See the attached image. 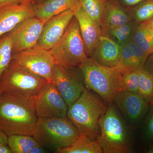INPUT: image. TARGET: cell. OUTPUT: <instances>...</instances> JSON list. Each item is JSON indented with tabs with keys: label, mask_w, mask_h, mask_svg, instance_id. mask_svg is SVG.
Returning a JSON list of instances; mask_svg holds the SVG:
<instances>
[{
	"label": "cell",
	"mask_w": 153,
	"mask_h": 153,
	"mask_svg": "<svg viewBox=\"0 0 153 153\" xmlns=\"http://www.w3.org/2000/svg\"><path fill=\"white\" fill-rule=\"evenodd\" d=\"M38 144L33 136L29 135H12L8 137L7 145L13 153H29Z\"/></svg>",
	"instance_id": "obj_23"
},
{
	"label": "cell",
	"mask_w": 153,
	"mask_h": 153,
	"mask_svg": "<svg viewBox=\"0 0 153 153\" xmlns=\"http://www.w3.org/2000/svg\"><path fill=\"white\" fill-rule=\"evenodd\" d=\"M44 23L33 17L26 19L7 34L11 38L13 54L37 45Z\"/></svg>",
	"instance_id": "obj_12"
},
{
	"label": "cell",
	"mask_w": 153,
	"mask_h": 153,
	"mask_svg": "<svg viewBox=\"0 0 153 153\" xmlns=\"http://www.w3.org/2000/svg\"><path fill=\"white\" fill-rule=\"evenodd\" d=\"M80 5L78 0H46L34 5V15L45 24L52 17Z\"/></svg>",
	"instance_id": "obj_18"
},
{
	"label": "cell",
	"mask_w": 153,
	"mask_h": 153,
	"mask_svg": "<svg viewBox=\"0 0 153 153\" xmlns=\"http://www.w3.org/2000/svg\"><path fill=\"white\" fill-rule=\"evenodd\" d=\"M11 63L43 77L48 82H53L52 69L55 62L49 50L36 45L13 54Z\"/></svg>",
	"instance_id": "obj_8"
},
{
	"label": "cell",
	"mask_w": 153,
	"mask_h": 153,
	"mask_svg": "<svg viewBox=\"0 0 153 153\" xmlns=\"http://www.w3.org/2000/svg\"><path fill=\"white\" fill-rule=\"evenodd\" d=\"M36 97L12 91L0 92V129L8 136H33L38 119Z\"/></svg>",
	"instance_id": "obj_1"
},
{
	"label": "cell",
	"mask_w": 153,
	"mask_h": 153,
	"mask_svg": "<svg viewBox=\"0 0 153 153\" xmlns=\"http://www.w3.org/2000/svg\"><path fill=\"white\" fill-rule=\"evenodd\" d=\"M97 141L105 153L134 152L131 128L113 102L109 103L99 122Z\"/></svg>",
	"instance_id": "obj_2"
},
{
	"label": "cell",
	"mask_w": 153,
	"mask_h": 153,
	"mask_svg": "<svg viewBox=\"0 0 153 153\" xmlns=\"http://www.w3.org/2000/svg\"><path fill=\"white\" fill-rule=\"evenodd\" d=\"M74 17V10H69L52 17L43 26L37 45L50 50L61 39Z\"/></svg>",
	"instance_id": "obj_13"
},
{
	"label": "cell",
	"mask_w": 153,
	"mask_h": 153,
	"mask_svg": "<svg viewBox=\"0 0 153 153\" xmlns=\"http://www.w3.org/2000/svg\"><path fill=\"white\" fill-rule=\"evenodd\" d=\"M49 151L44 147L43 146H41L40 144L36 145L33 147L29 153H49Z\"/></svg>",
	"instance_id": "obj_33"
},
{
	"label": "cell",
	"mask_w": 153,
	"mask_h": 153,
	"mask_svg": "<svg viewBox=\"0 0 153 153\" xmlns=\"http://www.w3.org/2000/svg\"><path fill=\"white\" fill-rule=\"evenodd\" d=\"M143 69L153 76V53L148 56Z\"/></svg>",
	"instance_id": "obj_30"
},
{
	"label": "cell",
	"mask_w": 153,
	"mask_h": 153,
	"mask_svg": "<svg viewBox=\"0 0 153 153\" xmlns=\"http://www.w3.org/2000/svg\"><path fill=\"white\" fill-rule=\"evenodd\" d=\"M47 82L43 77L10 63L0 81V92L12 91L36 96Z\"/></svg>",
	"instance_id": "obj_7"
},
{
	"label": "cell",
	"mask_w": 153,
	"mask_h": 153,
	"mask_svg": "<svg viewBox=\"0 0 153 153\" xmlns=\"http://www.w3.org/2000/svg\"><path fill=\"white\" fill-rule=\"evenodd\" d=\"M100 1H101L102 2L105 3L108 0H100Z\"/></svg>",
	"instance_id": "obj_37"
},
{
	"label": "cell",
	"mask_w": 153,
	"mask_h": 153,
	"mask_svg": "<svg viewBox=\"0 0 153 153\" xmlns=\"http://www.w3.org/2000/svg\"><path fill=\"white\" fill-rule=\"evenodd\" d=\"M121 46L103 32L91 58L102 66L114 68L120 57Z\"/></svg>",
	"instance_id": "obj_16"
},
{
	"label": "cell",
	"mask_w": 153,
	"mask_h": 153,
	"mask_svg": "<svg viewBox=\"0 0 153 153\" xmlns=\"http://www.w3.org/2000/svg\"><path fill=\"white\" fill-rule=\"evenodd\" d=\"M122 5L130 9L146 0H117Z\"/></svg>",
	"instance_id": "obj_31"
},
{
	"label": "cell",
	"mask_w": 153,
	"mask_h": 153,
	"mask_svg": "<svg viewBox=\"0 0 153 153\" xmlns=\"http://www.w3.org/2000/svg\"><path fill=\"white\" fill-rule=\"evenodd\" d=\"M13 55L11 38L6 34L0 37V81L10 64Z\"/></svg>",
	"instance_id": "obj_25"
},
{
	"label": "cell",
	"mask_w": 153,
	"mask_h": 153,
	"mask_svg": "<svg viewBox=\"0 0 153 153\" xmlns=\"http://www.w3.org/2000/svg\"><path fill=\"white\" fill-rule=\"evenodd\" d=\"M0 153H13L7 144L0 143Z\"/></svg>",
	"instance_id": "obj_35"
},
{
	"label": "cell",
	"mask_w": 153,
	"mask_h": 153,
	"mask_svg": "<svg viewBox=\"0 0 153 153\" xmlns=\"http://www.w3.org/2000/svg\"><path fill=\"white\" fill-rule=\"evenodd\" d=\"M37 0H0V7L13 4H19L21 3L33 2Z\"/></svg>",
	"instance_id": "obj_32"
},
{
	"label": "cell",
	"mask_w": 153,
	"mask_h": 153,
	"mask_svg": "<svg viewBox=\"0 0 153 153\" xmlns=\"http://www.w3.org/2000/svg\"><path fill=\"white\" fill-rule=\"evenodd\" d=\"M52 77L53 83L68 107L78 99L86 88L79 67L67 68L55 64Z\"/></svg>",
	"instance_id": "obj_9"
},
{
	"label": "cell",
	"mask_w": 153,
	"mask_h": 153,
	"mask_svg": "<svg viewBox=\"0 0 153 153\" xmlns=\"http://www.w3.org/2000/svg\"><path fill=\"white\" fill-rule=\"evenodd\" d=\"M133 20L139 24L153 17V0H146L129 9Z\"/></svg>",
	"instance_id": "obj_26"
},
{
	"label": "cell",
	"mask_w": 153,
	"mask_h": 153,
	"mask_svg": "<svg viewBox=\"0 0 153 153\" xmlns=\"http://www.w3.org/2000/svg\"><path fill=\"white\" fill-rule=\"evenodd\" d=\"M8 136L0 129V143L7 144Z\"/></svg>",
	"instance_id": "obj_34"
},
{
	"label": "cell",
	"mask_w": 153,
	"mask_h": 153,
	"mask_svg": "<svg viewBox=\"0 0 153 153\" xmlns=\"http://www.w3.org/2000/svg\"><path fill=\"white\" fill-rule=\"evenodd\" d=\"M35 106L38 117H65L68 106L53 82H47L36 96Z\"/></svg>",
	"instance_id": "obj_11"
},
{
	"label": "cell",
	"mask_w": 153,
	"mask_h": 153,
	"mask_svg": "<svg viewBox=\"0 0 153 153\" xmlns=\"http://www.w3.org/2000/svg\"><path fill=\"white\" fill-rule=\"evenodd\" d=\"M83 10L100 25L103 31V11L105 3L100 0H78Z\"/></svg>",
	"instance_id": "obj_24"
},
{
	"label": "cell",
	"mask_w": 153,
	"mask_h": 153,
	"mask_svg": "<svg viewBox=\"0 0 153 153\" xmlns=\"http://www.w3.org/2000/svg\"><path fill=\"white\" fill-rule=\"evenodd\" d=\"M148 22L149 23V24H150L151 26H152L153 28V17L150 20H149V21H148Z\"/></svg>",
	"instance_id": "obj_36"
},
{
	"label": "cell",
	"mask_w": 153,
	"mask_h": 153,
	"mask_svg": "<svg viewBox=\"0 0 153 153\" xmlns=\"http://www.w3.org/2000/svg\"><path fill=\"white\" fill-rule=\"evenodd\" d=\"M57 153H102V149L97 140H92L80 134L79 137L72 144L62 148Z\"/></svg>",
	"instance_id": "obj_20"
},
{
	"label": "cell",
	"mask_w": 153,
	"mask_h": 153,
	"mask_svg": "<svg viewBox=\"0 0 153 153\" xmlns=\"http://www.w3.org/2000/svg\"><path fill=\"white\" fill-rule=\"evenodd\" d=\"M33 2L0 7V37L7 34L26 19L35 17Z\"/></svg>",
	"instance_id": "obj_14"
},
{
	"label": "cell",
	"mask_w": 153,
	"mask_h": 153,
	"mask_svg": "<svg viewBox=\"0 0 153 153\" xmlns=\"http://www.w3.org/2000/svg\"><path fill=\"white\" fill-rule=\"evenodd\" d=\"M149 55L133 41L121 46L119 61L115 68L121 73L143 68Z\"/></svg>",
	"instance_id": "obj_17"
},
{
	"label": "cell",
	"mask_w": 153,
	"mask_h": 153,
	"mask_svg": "<svg viewBox=\"0 0 153 153\" xmlns=\"http://www.w3.org/2000/svg\"><path fill=\"white\" fill-rule=\"evenodd\" d=\"M85 87L98 94L108 104L124 91L122 75L116 68L106 67L88 57L79 67Z\"/></svg>",
	"instance_id": "obj_4"
},
{
	"label": "cell",
	"mask_w": 153,
	"mask_h": 153,
	"mask_svg": "<svg viewBox=\"0 0 153 153\" xmlns=\"http://www.w3.org/2000/svg\"><path fill=\"white\" fill-rule=\"evenodd\" d=\"M129 9L127 8L117 0H108L103 11V31L122 26L133 21Z\"/></svg>",
	"instance_id": "obj_19"
},
{
	"label": "cell",
	"mask_w": 153,
	"mask_h": 153,
	"mask_svg": "<svg viewBox=\"0 0 153 153\" xmlns=\"http://www.w3.org/2000/svg\"><path fill=\"white\" fill-rule=\"evenodd\" d=\"M143 69L126 71L122 73L124 91L138 93L140 76Z\"/></svg>",
	"instance_id": "obj_29"
},
{
	"label": "cell",
	"mask_w": 153,
	"mask_h": 153,
	"mask_svg": "<svg viewBox=\"0 0 153 153\" xmlns=\"http://www.w3.org/2000/svg\"><path fill=\"white\" fill-rule=\"evenodd\" d=\"M107 107L85 88L80 96L68 107L67 117L79 133L92 140L100 134L99 122Z\"/></svg>",
	"instance_id": "obj_3"
},
{
	"label": "cell",
	"mask_w": 153,
	"mask_h": 153,
	"mask_svg": "<svg viewBox=\"0 0 153 153\" xmlns=\"http://www.w3.org/2000/svg\"><path fill=\"white\" fill-rule=\"evenodd\" d=\"M80 135L74 124L65 117H38L33 136L41 146L54 152L68 146Z\"/></svg>",
	"instance_id": "obj_5"
},
{
	"label": "cell",
	"mask_w": 153,
	"mask_h": 153,
	"mask_svg": "<svg viewBox=\"0 0 153 153\" xmlns=\"http://www.w3.org/2000/svg\"><path fill=\"white\" fill-rule=\"evenodd\" d=\"M153 102V101H152V102Z\"/></svg>",
	"instance_id": "obj_38"
},
{
	"label": "cell",
	"mask_w": 153,
	"mask_h": 153,
	"mask_svg": "<svg viewBox=\"0 0 153 153\" xmlns=\"http://www.w3.org/2000/svg\"><path fill=\"white\" fill-rule=\"evenodd\" d=\"M138 25L133 20L122 26L105 32L119 45L123 46L132 41L136 29Z\"/></svg>",
	"instance_id": "obj_22"
},
{
	"label": "cell",
	"mask_w": 153,
	"mask_h": 153,
	"mask_svg": "<svg viewBox=\"0 0 153 153\" xmlns=\"http://www.w3.org/2000/svg\"><path fill=\"white\" fill-rule=\"evenodd\" d=\"M113 102L127 122L134 128L143 122L150 104L138 94L126 91L118 93Z\"/></svg>",
	"instance_id": "obj_10"
},
{
	"label": "cell",
	"mask_w": 153,
	"mask_h": 153,
	"mask_svg": "<svg viewBox=\"0 0 153 153\" xmlns=\"http://www.w3.org/2000/svg\"><path fill=\"white\" fill-rule=\"evenodd\" d=\"M132 41L148 55L153 53V28L148 21L138 25Z\"/></svg>",
	"instance_id": "obj_21"
},
{
	"label": "cell",
	"mask_w": 153,
	"mask_h": 153,
	"mask_svg": "<svg viewBox=\"0 0 153 153\" xmlns=\"http://www.w3.org/2000/svg\"><path fill=\"white\" fill-rule=\"evenodd\" d=\"M54 57L55 64L67 68L79 67L88 58L79 30V24L75 17L61 39L49 50Z\"/></svg>",
	"instance_id": "obj_6"
},
{
	"label": "cell",
	"mask_w": 153,
	"mask_h": 153,
	"mask_svg": "<svg viewBox=\"0 0 153 153\" xmlns=\"http://www.w3.org/2000/svg\"><path fill=\"white\" fill-rule=\"evenodd\" d=\"M140 126H141V140L147 149L153 146V102L150 103L147 114Z\"/></svg>",
	"instance_id": "obj_27"
},
{
	"label": "cell",
	"mask_w": 153,
	"mask_h": 153,
	"mask_svg": "<svg viewBox=\"0 0 153 153\" xmlns=\"http://www.w3.org/2000/svg\"><path fill=\"white\" fill-rule=\"evenodd\" d=\"M138 94L150 103L153 101V76L143 69L141 72Z\"/></svg>",
	"instance_id": "obj_28"
},
{
	"label": "cell",
	"mask_w": 153,
	"mask_h": 153,
	"mask_svg": "<svg viewBox=\"0 0 153 153\" xmlns=\"http://www.w3.org/2000/svg\"><path fill=\"white\" fill-rule=\"evenodd\" d=\"M74 13L79 24L85 53L88 57H90L102 35V28L85 13L81 6L74 10Z\"/></svg>",
	"instance_id": "obj_15"
}]
</instances>
